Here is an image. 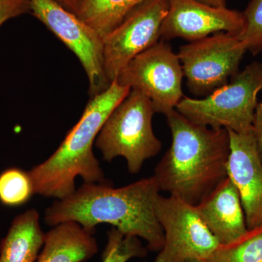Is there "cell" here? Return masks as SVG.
I'll use <instances>...</instances> for the list:
<instances>
[{
    "label": "cell",
    "mask_w": 262,
    "mask_h": 262,
    "mask_svg": "<svg viewBox=\"0 0 262 262\" xmlns=\"http://www.w3.org/2000/svg\"><path fill=\"white\" fill-rule=\"evenodd\" d=\"M166 118L171 145L153 177L160 191L196 206L228 177V130L194 123L177 110Z\"/></svg>",
    "instance_id": "2"
},
{
    "label": "cell",
    "mask_w": 262,
    "mask_h": 262,
    "mask_svg": "<svg viewBox=\"0 0 262 262\" xmlns=\"http://www.w3.org/2000/svg\"><path fill=\"white\" fill-rule=\"evenodd\" d=\"M143 262H146V261H143Z\"/></svg>",
    "instance_id": "26"
},
{
    "label": "cell",
    "mask_w": 262,
    "mask_h": 262,
    "mask_svg": "<svg viewBox=\"0 0 262 262\" xmlns=\"http://www.w3.org/2000/svg\"><path fill=\"white\" fill-rule=\"evenodd\" d=\"M160 192L153 176L119 188L107 182L84 183L48 208L44 221L52 227L77 222L94 234L96 226L108 224L124 234L144 239L149 251L159 252L164 242L155 210Z\"/></svg>",
    "instance_id": "1"
},
{
    "label": "cell",
    "mask_w": 262,
    "mask_h": 262,
    "mask_svg": "<svg viewBox=\"0 0 262 262\" xmlns=\"http://www.w3.org/2000/svg\"><path fill=\"white\" fill-rule=\"evenodd\" d=\"M35 194L29 171L9 168L0 173V203L8 207H18L28 203Z\"/></svg>",
    "instance_id": "18"
},
{
    "label": "cell",
    "mask_w": 262,
    "mask_h": 262,
    "mask_svg": "<svg viewBox=\"0 0 262 262\" xmlns=\"http://www.w3.org/2000/svg\"><path fill=\"white\" fill-rule=\"evenodd\" d=\"M243 15L244 27L237 36L247 51L257 54L262 51V0H251Z\"/></svg>",
    "instance_id": "20"
},
{
    "label": "cell",
    "mask_w": 262,
    "mask_h": 262,
    "mask_svg": "<svg viewBox=\"0 0 262 262\" xmlns=\"http://www.w3.org/2000/svg\"><path fill=\"white\" fill-rule=\"evenodd\" d=\"M201 3L214 7H226L225 0H198Z\"/></svg>",
    "instance_id": "24"
},
{
    "label": "cell",
    "mask_w": 262,
    "mask_h": 262,
    "mask_svg": "<svg viewBox=\"0 0 262 262\" xmlns=\"http://www.w3.org/2000/svg\"><path fill=\"white\" fill-rule=\"evenodd\" d=\"M262 89V63L253 62L231 82L203 98L184 96L176 110L194 123L238 134L252 130L257 96Z\"/></svg>",
    "instance_id": "5"
},
{
    "label": "cell",
    "mask_w": 262,
    "mask_h": 262,
    "mask_svg": "<svg viewBox=\"0 0 262 262\" xmlns=\"http://www.w3.org/2000/svg\"><path fill=\"white\" fill-rule=\"evenodd\" d=\"M130 90L115 80L103 92L91 97L80 120L58 149L29 170L35 194L61 200L75 192L77 177L84 183L106 182L93 146L108 116Z\"/></svg>",
    "instance_id": "3"
},
{
    "label": "cell",
    "mask_w": 262,
    "mask_h": 262,
    "mask_svg": "<svg viewBox=\"0 0 262 262\" xmlns=\"http://www.w3.org/2000/svg\"><path fill=\"white\" fill-rule=\"evenodd\" d=\"M155 210L163 229L164 242L155 262L206 260L220 246L195 206L176 196L160 194Z\"/></svg>",
    "instance_id": "8"
},
{
    "label": "cell",
    "mask_w": 262,
    "mask_h": 262,
    "mask_svg": "<svg viewBox=\"0 0 262 262\" xmlns=\"http://www.w3.org/2000/svg\"><path fill=\"white\" fill-rule=\"evenodd\" d=\"M31 13L51 31L78 58L87 75L89 95L110 87L103 67V39L77 14L53 0H30Z\"/></svg>",
    "instance_id": "9"
},
{
    "label": "cell",
    "mask_w": 262,
    "mask_h": 262,
    "mask_svg": "<svg viewBox=\"0 0 262 262\" xmlns=\"http://www.w3.org/2000/svg\"><path fill=\"white\" fill-rule=\"evenodd\" d=\"M252 130L256 139L258 154L262 161V101L257 103L255 110Z\"/></svg>",
    "instance_id": "22"
},
{
    "label": "cell",
    "mask_w": 262,
    "mask_h": 262,
    "mask_svg": "<svg viewBox=\"0 0 262 262\" xmlns=\"http://www.w3.org/2000/svg\"><path fill=\"white\" fill-rule=\"evenodd\" d=\"M151 101L136 90L130 93L105 122L95 141L103 159L122 157L132 174L139 173L146 160L159 154L162 143L155 136Z\"/></svg>",
    "instance_id": "4"
},
{
    "label": "cell",
    "mask_w": 262,
    "mask_h": 262,
    "mask_svg": "<svg viewBox=\"0 0 262 262\" xmlns=\"http://www.w3.org/2000/svg\"><path fill=\"white\" fill-rule=\"evenodd\" d=\"M246 51L238 36L223 32L181 46L177 54L189 91L206 97L228 84Z\"/></svg>",
    "instance_id": "6"
},
{
    "label": "cell",
    "mask_w": 262,
    "mask_h": 262,
    "mask_svg": "<svg viewBox=\"0 0 262 262\" xmlns=\"http://www.w3.org/2000/svg\"><path fill=\"white\" fill-rule=\"evenodd\" d=\"M206 262H262V225L232 244L220 245Z\"/></svg>",
    "instance_id": "17"
},
{
    "label": "cell",
    "mask_w": 262,
    "mask_h": 262,
    "mask_svg": "<svg viewBox=\"0 0 262 262\" xmlns=\"http://www.w3.org/2000/svg\"><path fill=\"white\" fill-rule=\"evenodd\" d=\"M168 9L160 29V38L199 40L217 33L239 35L244 27L242 13L214 7L198 0H168Z\"/></svg>",
    "instance_id": "11"
},
{
    "label": "cell",
    "mask_w": 262,
    "mask_h": 262,
    "mask_svg": "<svg viewBox=\"0 0 262 262\" xmlns=\"http://www.w3.org/2000/svg\"><path fill=\"white\" fill-rule=\"evenodd\" d=\"M168 0H146L103 38V67L110 82L136 56L159 42Z\"/></svg>",
    "instance_id": "10"
},
{
    "label": "cell",
    "mask_w": 262,
    "mask_h": 262,
    "mask_svg": "<svg viewBox=\"0 0 262 262\" xmlns=\"http://www.w3.org/2000/svg\"><path fill=\"white\" fill-rule=\"evenodd\" d=\"M228 132L227 176L238 191L248 229H254L262 225V161L253 130Z\"/></svg>",
    "instance_id": "12"
},
{
    "label": "cell",
    "mask_w": 262,
    "mask_h": 262,
    "mask_svg": "<svg viewBox=\"0 0 262 262\" xmlns=\"http://www.w3.org/2000/svg\"><path fill=\"white\" fill-rule=\"evenodd\" d=\"M53 1L61 5L66 10L75 13L76 14L82 0H53Z\"/></svg>",
    "instance_id": "23"
},
{
    "label": "cell",
    "mask_w": 262,
    "mask_h": 262,
    "mask_svg": "<svg viewBox=\"0 0 262 262\" xmlns=\"http://www.w3.org/2000/svg\"><path fill=\"white\" fill-rule=\"evenodd\" d=\"M146 0H82L77 14L103 38Z\"/></svg>",
    "instance_id": "16"
},
{
    "label": "cell",
    "mask_w": 262,
    "mask_h": 262,
    "mask_svg": "<svg viewBox=\"0 0 262 262\" xmlns=\"http://www.w3.org/2000/svg\"><path fill=\"white\" fill-rule=\"evenodd\" d=\"M195 207L220 245L232 244L249 230L238 191L228 177Z\"/></svg>",
    "instance_id": "13"
},
{
    "label": "cell",
    "mask_w": 262,
    "mask_h": 262,
    "mask_svg": "<svg viewBox=\"0 0 262 262\" xmlns=\"http://www.w3.org/2000/svg\"><path fill=\"white\" fill-rule=\"evenodd\" d=\"M183 77L178 54L162 40L129 62L117 80L144 94L151 101L155 113L166 116L184 97Z\"/></svg>",
    "instance_id": "7"
},
{
    "label": "cell",
    "mask_w": 262,
    "mask_h": 262,
    "mask_svg": "<svg viewBox=\"0 0 262 262\" xmlns=\"http://www.w3.org/2000/svg\"><path fill=\"white\" fill-rule=\"evenodd\" d=\"M187 262H206V261H204V260H201V259H193V260H189V261H188Z\"/></svg>",
    "instance_id": "25"
},
{
    "label": "cell",
    "mask_w": 262,
    "mask_h": 262,
    "mask_svg": "<svg viewBox=\"0 0 262 262\" xmlns=\"http://www.w3.org/2000/svg\"><path fill=\"white\" fill-rule=\"evenodd\" d=\"M46 233L36 209L15 216L0 242V262H36L45 243Z\"/></svg>",
    "instance_id": "15"
},
{
    "label": "cell",
    "mask_w": 262,
    "mask_h": 262,
    "mask_svg": "<svg viewBox=\"0 0 262 262\" xmlns=\"http://www.w3.org/2000/svg\"><path fill=\"white\" fill-rule=\"evenodd\" d=\"M30 0H0V27L10 19L31 13Z\"/></svg>",
    "instance_id": "21"
},
{
    "label": "cell",
    "mask_w": 262,
    "mask_h": 262,
    "mask_svg": "<svg viewBox=\"0 0 262 262\" xmlns=\"http://www.w3.org/2000/svg\"><path fill=\"white\" fill-rule=\"evenodd\" d=\"M148 251L140 238L124 234L113 227L107 232L102 262H127L132 258H144L147 256Z\"/></svg>",
    "instance_id": "19"
},
{
    "label": "cell",
    "mask_w": 262,
    "mask_h": 262,
    "mask_svg": "<svg viewBox=\"0 0 262 262\" xmlns=\"http://www.w3.org/2000/svg\"><path fill=\"white\" fill-rule=\"evenodd\" d=\"M94 233L77 222L54 226L45 236V243L36 262H84L97 253Z\"/></svg>",
    "instance_id": "14"
}]
</instances>
